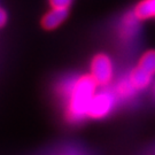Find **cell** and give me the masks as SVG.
I'll return each instance as SVG.
<instances>
[{
	"mask_svg": "<svg viewBox=\"0 0 155 155\" xmlns=\"http://www.w3.org/2000/svg\"><path fill=\"white\" fill-rule=\"evenodd\" d=\"M91 76L98 85H107L113 77V63L105 54H99L91 64Z\"/></svg>",
	"mask_w": 155,
	"mask_h": 155,
	"instance_id": "3957f363",
	"label": "cell"
},
{
	"mask_svg": "<svg viewBox=\"0 0 155 155\" xmlns=\"http://www.w3.org/2000/svg\"><path fill=\"white\" fill-rule=\"evenodd\" d=\"M115 104V97L110 92H99L93 95L87 109V116L102 118L111 111Z\"/></svg>",
	"mask_w": 155,
	"mask_h": 155,
	"instance_id": "7a4b0ae2",
	"label": "cell"
},
{
	"mask_svg": "<svg viewBox=\"0 0 155 155\" xmlns=\"http://www.w3.org/2000/svg\"><path fill=\"white\" fill-rule=\"evenodd\" d=\"M7 23V13L2 8H0V28H2Z\"/></svg>",
	"mask_w": 155,
	"mask_h": 155,
	"instance_id": "30bf717a",
	"label": "cell"
},
{
	"mask_svg": "<svg viewBox=\"0 0 155 155\" xmlns=\"http://www.w3.org/2000/svg\"><path fill=\"white\" fill-rule=\"evenodd\" d=\"M95 81L91 75H84L75 81L67 82L61 92L67 99V117L78 122L87 116V109L97 90Z\"/></svg>",
	"mask_w": 155,
	"mask_h": 155,
	"instance_id": "6da1fadb",
	"label": "cell"
},
{
	"mask_svg": "<svg viewBox=\"0 0 155 155\" xmlns=\"http://www.w3.org/2000/svg\"><path fill=\"white\" fill-rule=\"evenodd\" d=\"M138 67H140L143 70L148 72L150 75H155V51H150L145 53L141 60L139 61Z\"/></svg>",
	"mask_w": 155,
	"mask_h": 155,
	"instance_id": "ba28073f",
	"label": "cell"
},
{
	"mask_svg": "<svg viewBox=\"0 0 155 155\" xmlns=\"http://www.w3.org/2000/svg\"><path fill=\"white\" fill-rule=\"evenodd\" d=\"M139 18L136 14H129L123 18L122 27H121V36L123 38L130 39L134 37L139 30Z\"/></svg>",
	"mask_w": 155,
	"mask_h": 155,
	"instance_id": "5b68a950",
	"label": "cell"
},
{
	"mask_svg": "<svg viewBox=\"0 0 155 155\" xmlns=\"http://www.w3.org/2000/svg\"><path fill=\"white\" fill-rule=\"evenodd\" d=\"M68 16V9L67 8H52L44 16L41 24L46 30H53L58 28Z\"/></svg>",
	"mask_w": 155,
	"mask_h": 155,
	"instance_id": "277c9868",
	"label": "cell"
},
{
	"mask_svg": "<svg viewBox=\"0 0 155 155\" xmlns=\"http://www.w3.org/2000/svg\"><path fill=\"white\" fill-rule=\"evenodd\" d=\"M134 14L139 20L155 17V0H143L139 2L134 9Z\"/></svg>",
	"mask_w": 155,
	"mask_h": 155,
	"instance_id": "52a82bcc",
	"label": "cell"
},
{
	"mask_svg": "<svg viewBox=\"0 0 155 155\" xmlns=\"http://www.w3.org/2000/svg\"><path fill=\"white\" fill-rule=\"evenodd\" d=\"M152 77H153V76L150 75L148 72H146L145 70H143L140 67H137V68L131 72L129 81L131 82L132 86L136 90H143L150 85Z\"/></svg>",
	"mask_w": 155,
	"mask_h": 155,
	"instance_id": "8992f818",
	"label": "cell"
},
{
	"mask_svg": "<svg viewBox=\"0 0 155 155\" xmlns=\"http://www.w3.org/2000/svg\"><path fill=\"white\" fill-rule=\"evenodd\" d=\"M51 5L54 8H67L71 5L72 0H50Z\"/></svg>",
	"mask_w": 155,
	"mask_h": 155,
	"instance_id": "9c48e42d",
	"label": "cell"
}]
</instances>
